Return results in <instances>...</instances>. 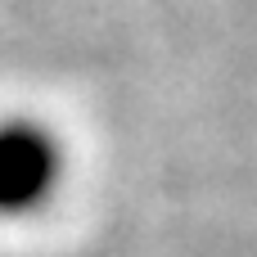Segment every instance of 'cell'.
Listing matches in <instances>:
<instances>
[{
    "label": "cell",
    "instance_id": "obj_1",
    "mask_svg": "<svg viewBox=\"0 0 257 257\" xmlns=\"http://www.w3.org/2000/svg\"><path fill=\"white\" fill-rule=\"evenodd\" d=\"M68 181V149L59 131L32 113L0 117V221L45 212Z\"/></svg>",
    "mask_w": 257,
    "mask_h": 257
}]
</instances>
